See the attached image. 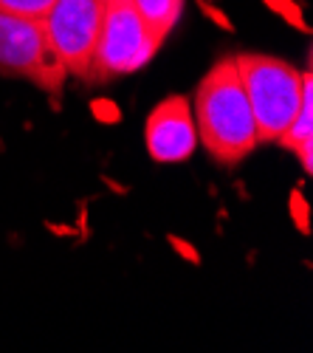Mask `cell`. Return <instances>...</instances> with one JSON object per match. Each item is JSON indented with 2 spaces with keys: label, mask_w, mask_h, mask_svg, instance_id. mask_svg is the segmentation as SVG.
Returning <instances> with one entry per match:
<instances>
[{
  "label": "cell",
  "mask_w": 313,
  "mask_h": 353,
  "mask_svg": "<svg viewBox=\"0 0 313 353\" xmlns=\"http://www.w3.org/2000/svg\"><path fill=\"white\" fill-rule=\"evenodd\" d=\"M195 130L206 153L232 167L257 147V128L235 57L217 60L195 91Z\"/></svg>",
  "instance_id": "1"
},
{
  "label": "cell",
  "mask_w": 313,
  "mask_h": 353,
  "mask_svg": "<svg viewBox=\"0 0 313 353\" xmlns=\"http://www.w3.org/2000/svg\"><path fill=\"white\" fill-rule=\"evenodd\" d=\"M235 63L254 113L257 144L279 141L302 105L305 74H299L285 60L266 54H240L235 57Z\"/></svg>",
  "instance_id": "2"
},
{
  "label": "cell",
  "mask_w": 313,
  "mask_h": 353,
  "mask_svg": "<svg viewBox=\"0 0 313 353\" xmlns=\"http://www.w3.org/2000/svg\"><path fill=\"white\" fill-rule=\"evenodd\" d=\"M161 43L164 40L141 17L133 0H107L91 63V79L107 82L113 77L138 71L153 60Z\"/></svg>",
  "instance_id": "3"
},
{
  "label": "cell",
  "mask_w": 313,
  "mask_h": 353,
  "mask_svg": "<svg viewBox=\"0 0 313 353\" xmlns=\"http://www.w3.org/2000/svg\"><path fill=\"white\" fill-rule=\"evenodd\" d=\"M0 74L34 82L48 94H60L68 71L56 54L45 20L0 12Z\"/></svg>",
  "instance_id": "4"
},
{
  "label": "cell",
  "mask_w": 313,
  "mask_h": 353,
  "mask_svg": "<svg viewBox=\"0 0 313 353\" xmlns=\"http://www.w3.org/2000/svg\"><path fill=\"white\" fill-rule=\"evenodd\" d=\"M107 0H56L45 14L48 37L68 77L91 79V63L99 40Z\"/></svg>",
  "instance_id": "5"
},
{
  "label": "cell",
  "mask_w": 313,
  "mask_h": 353,
  "mask_svg": "<svg viewBox=\"0 0 313 353\" xmlns=\"http://www.w3.org/2000/svg\"><path fill=\"white\" fill-rule=\"evenodd\" d=\"M144 141H147V153L158 164H178L189 159L197 147V130H195L189 99L184 97L164 99L150 113L144 128Z\"/></svg>",
  "instance_id": "6"
},
{
  "label": "cell",
  "mask_w": 313,
  "mask_h": 353,
  "mask_svg": "<svg viewBox=\"0 0 313 353\" xmlns=\"http://www.w3.org/2000/svg\"><path fill=\"white\" fill-rule=\"evenodd\" d=\"M279 144L285 147V150L296 153L302 167L310 172V167H313V77H310V71H305L302 105L294 116V122L288 125V130L279 136Z\"/></svg>",
  "instance_id": "7"
},
{
  "label": "cell",
  "mask_w": 313,
  "mask_h": 353,
  "mask_svg": "<svg viewBox=\"0 0 313 353\" xmlns=\"http://www.w3.org/2000/svg\"><path fill=\"white\" fill-rule=\"evenodd\" d=\"M133 3L161 40L173 32V26L178 23L184 9V0H133Z\"/></svg>",
  "instance_id": "8"
},
{
  "label": "cell",
  "mask_w": 313,
  "mask_h": 353,
  "mask_svg": "<svg viewBox=\"0 0 313 353\" xmlns=\"http://www.w3.org/2000/svg\"><path fill=\"white\" fill-rule=\"evenodd\" d=\"M56 0H0V12H12V14H23V17H40L45 20V14L51 12V6Z\"/></svg>",
  "instance_id": "9"
},
{
  "label": "cell",
  "mask_w": 313,
  "mask_h": 353,
  "mask_svg": "<svg viewBox=\"0 0 313 353\" xmlns=\"http://www.w3.org/2000/svg\"><path fill=\"white\" fill-rule=\"evenodd\" d=\"M266 6H268L271 12H277L282 20H288L291 26H296L299 32H307V23H305V17H302V9L294 3V0H266Z\"/></svg>",
  "instance_id": "10"
},
{
  "label": "cell",
  "mask_w": 313,
  "mask_h": 353,
  "mask_svg": "<svg viewBox=\"0 0 313 353\" xmlns=\"http://www.w3.org/2000/svg\"><path fill=\"white\" fill-rule=\"evenodd\" d=\"M288 207H291V221H294V226H296L302 234H307V232H310V215H307L310 210H307V201H305V195H302L299 190L291 192Z\"/></svg>",
  "instance_id": "11"
},
{
  "label": "cell",
  "mask_w": 313,
  "mask_h": 353,
  "mask_svg": "<svg viewBox=\"0 0 313 353\" xmlns=\"http://www.w3.org/2000/svg\"><path fill=\"white\" fill-rule=\"evenodd\" d=\"M91 113H94V119L102 122V125H116L122 119V110L113 99H94L91 102Z\"/></svg>",
  "instance_id": "12"
},
{
  "label": "cell",
  "mask_w": 313,
  "mask_h": 353,
  "mask_svg": "<svg viewBox=\"0 0 313 353\" xmlns=\"http://www.w3.org/2000/svg\"><path fill=\"white\" fill-rule=\"evenodd\" d=\"M201 9H204V14H206L212 23H217L220 28H226V32H232V28H235V26H232V20L226 17V14H223L217 6H212V3H206V0H201Z\"/></svg>",
  "instance_id": "13"
},
{
  "label": "cell",
  "mask_w": 313,
  "mask_h": 353,
  "mask_svg": "<svg viewBox=\"0 0 313 353\" xmlns=\"http://www.w3.org/2000/svg\"><path fill=\"white\" fill-rule=\"evenodd\" d=\"M169 243H173V249L184 257V260H189V263H201V257H197V252L186 243V241H181V238H175V234H169Z\"/></svg>",
  "instance_id": "14"
}]
</instances>
